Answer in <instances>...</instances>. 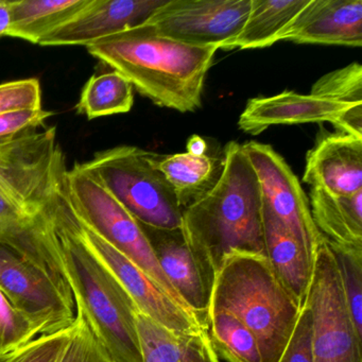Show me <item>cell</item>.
Returning <instances> with one entry per match:
<instances>
[{
  "mask_svg": "<svg viewBox=\"0 0 362 362\" xmlns=\"http://www.w3.org/2000/svg\"><path fill=\"white\" fill-rule=\"evenodd\" d=\"M37 338L33 326L0 288V354L9 356Z\"/></svg>",
  "mask_w": 362,
  "mask_h": 362,
  "instance_id": "cell-28",
  "label": "cell"
},
{
  "mask_svg": "<svg viewBox=\"0 0 362 362\" xmlns=\"http://www.w3.org/2000/svg\"><path fill=\"white\" fill-rule=\"evenodd\" d=\"M73 327L49 336L37 337L10 354L5 362H59L71 339Z\"/></svg>",
  "mask_w": 362,
  "mask_h": 362,
  "instance_id": "cell-30",
  "label": "cell"
},
{
  "mask_svg": "<svg viewBox=\"0 0 362 362\" xmlns=\"http://www.w3.org/2000/svg\"><path fill=\"white\" fill-rule=\"evenodd\" d=\"M262 189V202L300 241L313 259L322 235L313 223L309 201L289 165L272 147L243 145Z\"/></svg>",
  "mask_w": 362,
  "mask_h": 362,
  "instance_id": "cell-11",
  "label": "cell"
},
{
  "mask_svg": "<svg viewBox=\"0 0 362 362\" xmlns=\"http://www.w3.org/2000/svg\"><path fill=\"white\" fill-rule=\"evenodd\" d=\"M279 362H315L311 347V315L303 306L291 338Z\"/></svg>",
  "mask_w": 362,
  "mask_h": 362,
  "instance_id": "cell-33",
  "label": "cell"
},
{
  "mask_svg": "<svg viewBox=\"0 0 362 362\" xmlns=\"http://www.w3.org/2000/svg\"><path fill=\"white\" fill-rule=\"evenodd\" d=\"M262 232L267 259L277 279L303 308L313 279L315 259L302 241L273 215L264 202Z\"/></svg>",
  "mask_w": 362,
  "mask_h": 362,
  "instance_id": "cell-18",
  "label": "cell"
},
{
  "mask_svg": "<svg viewBox=\"0 0 362 362\" xmlns=\"http://www.w3.org/2000/svg\"><path fill=\"white\" fill-rule=\"evenodd\" d=\"M207 329L218 356L228 362H262L255 336L233 313L209 309Z\"/></svg>",
  "mask_w": 362,
  "mask_h": 362,
  "instance_id": "cell-25",
  "label": "cell"
},
{
  "mask_svg": "<svg viewBox=\"0 0 362 362\" xmlns=\"http://www.w3.org/2000/svg\"><path fill=\"white\" fill-rule=\"evenodd\" d=\"M134 103L133 86L118 71L90 78L77 105L78 112L88 119L128 113Z\"/></svg>",
  "mask_w": 362,
  "mask_h": 362,
  "instance_id": "cell-24",
  "label": "cell"
},
{
  "mask_svg": "<svg viewBox=\"0 0 362 362\" xmlns=\"http://www.w3.org/2000/svg\"><path fill=\"white\" fill-rule=\"evenodd\" d=\"M281 41L361 47L362 0H310Z\"/></svg>",
  "mask_w": 362,
  "mask_h": 362,
  "instance_id": "cell-15",
  "label": "cell"
},
{
  "mask_svg": "<svg viewBox=\"0 0 362 362\" xmlns=\"http://www.w3.org/2000/svg\"><path fill=\"white\" fill-rule=\"evenodd\" d=\"M310 94L347 107L362 105L361 65L351 63L328 73L313 84Z\"/></svg>",
  "mask_w": 362,
  "mask_h": 362,
  "instance_id": "cell-27",
  "label": "cell"
},
{
  "mask_svg": "<svg viewBox=\"0 0 362 362\" xmlns=\"http://www.w3.org/2000/svg\"><path fill=\"white\" fill-rule=\"evenodd\" d=\"M136 327L143 362H220L209 329L175 332L141 311Z\"/></svg>",
  "mask_w": 362,
  "mask_h": 362,
  "instance_id": "cell-19",
  "label": "cell"
},
{
  "mask_svg": "<svg viewBox=\"0 0 362 362\" xmlns=\"http://www.w3.org/2000/svg\"><path fill=\"white\" fill-rule=\"evenodd\" d=\"M349 107H351L315 95L283 92L275 96L257 97L249 100L239 116L238 127L247 134L257 135L279 124L330 122L336 126Z\"/></svg>",
  "mask_w": 362,
  "mask_h": 362,
  "instance_id": "cell-17",
  "label": "cell"
},
{
  "mask_svg": "<svg viewBox=\"0 0 362 362\" xmlns=\"http://www.w3.org/2000/svg\"><path fill=\"white\" fill-rule=\"evenodd\" d=\"M303 181L334 196L362 192V139L343 133L322 139L307 153Z\"/></svg>",
  "mask_w": 362,
  "mask_h": 362,
  "instance_id": "cell-16",
  "label": "cell"
},
{
  "mask_svg": "<svg viewBox=\"0 0 362 362\" xmlns=\"http://www.w3.org/2000/svg\"><path fill=\"white\" fill-rule=\"evenodd\" d=\"M56 133L33 131L0 145V194L29 217L47 206L65 167Z\"/></svg>",
  "mask_w": 362,
  "mask_h": 362,
  "instance_id": "cell-8",
  "label": "cell"
},
{
  "mask_svg": "<svg viewBox=\"0 0 362 362\" xmlns=\"http://www.w3.org/2000/svg\"><path fill=\"white\" fill-rule=\"evenodd\" d=\"M182 230L215 270L233 253L266 256L262 194L243 145L230 141L214 185L183 209Z\"/></svg>",
  "mask_w": 362,
  "mask_h": 362,
  "instance_id": "cell-3",
  "label": "cell"
},
{
  "mask_svg": "<svg viewBox=\"0 0 362 362\" xmlns=\"http://www.w3.org/2000/svg\"><path fill=\"white\" fill-rule=\"evenodd\" d=\"M250 8L251 0H167L147 23L175 41L230 50Z\"/></svg>",
  "mask_w": 362,
  "mask_h": 362,
  "instance_id": "cell-10",
  "label": "cell"
},
{
  "mask_svg": "<svg viewBox=\"0 0 362 362\" xmlns=\"http://www.w3.org/2000/svg\"><path fill=\"white\" fill-rule=\"evenodd\" d=\"M218 49L163 37L148 23L86 47L152 103L180 113L201 107L205 78Z\"/></svg>",
  "mask_w": 362,
  "mask_h": 362,
  "instance_id": "cell-2",
  "label": "cell"
},
{
  "mask_svg": "<svg viewBox=\"0 0 362 362\" xmlns=\"http://www.w3.org/2000/svg\"><path fill=\"white\" fill-rule=\"evenodd\" d=\"M207 149V144L204 139H201L198 135H194L190 137L189 141L187 143V152L188 153L197 154H205Z\"/></svg>",
  "mask_w": 362,
  "mask_h": 362,
  "instance_id": "cell-35",
  "label": "cell"
},
{
  "mask_svg": "<svg viewBox=\"0 0 362 362\" xmlns=\"http://www.w3.org/2000/svg\"><path fill=\"white\" fill-rule=\"evenodd\" d=\"M154 154L120 146L98 152L81 166L139 223L164 230L180 228L183 209L154 164Z\"/></svg>",
  "mask_w": 362,
  "mask_h": 362,
  "instance_id": "cell-5",
  "label": "cell"
},
{
  "mask_svg": "<svg viewBox=\"0 0 362 362\" xmlns=\"http://www.w3.org/2000/svg\"><path fill=\"white\" fill-rule=\"evenodd\" d=\"M66 170L61 173L46 211L76 310L113 362H143L136 327L139 308L82 240L65 192Z\"/></svg>",
  "mask_w": 362,
  "mask_h": 362,
  "instance_id": "cell-1",
  "label": "cell"
},
{
  "mask_svg": "<svg viewBox=\"0 0 362 362\" xmlns=\"http://www.w3.org/2000/svg\"><path fill=\"white\" fill-rule=\"evenodd\" d=\"M154 164L168 181L182 209L202 197L215 183L216 166L207 154H154Z\"/></svg>",
  "mask_w": 362,
  "mask_h": 362,
  "instance_id": "cell-23",
  "label": "cell"
},
{
  "mask_svg": "<svg viewBox=\"0 0 362 362\" xmlns=\"http://www.w3.org/2000/svg\"><path fill=\"white\" fill-rule=\"evenodd\" d=\"M75 219L78 232L86 247L111 271L141 313L175 332L207 329V326L196 315L181 306L160 284L94 230L81 223L76 216Z\"/></svg>",
  "mask_w": 362,
  "mask_h": 362,
  "instance_id": "cell-12",
  "label": "cell"
},
{
  "mask_svg": "<svg viewBox=\"0 0 362 362\" xmlns=\"http://www.w3.org/2000/svg\"><path fill=\"white\" fill-rule=\"evenodd\" d=\"M35 109H42L39 80L31 78L0 84V114Z\"/></svg>",
  "mask_w": 362,
  "mask_h": 362,
  "instance_id": "cell-31",
  "label": "cell"
},
{
  "mask_svg": "<svg viewBox=\"0 0 362 362\" xmlns=\"http://www.w3.org/2000/svg\"><path fill=\"white\" fill-rule=\"evenodd\" d=\"M309 206L315 228L328 243L362 250V192L342 197L313 188Z\"/></svg>",
  "mask_w": 362,
  "mask_h": 362,
  "instance_id": "cell-20",
  "label": "cell"
},
{
  "mask_svg": "<svg viewBox=\"0 0 362 362\" xmlns=\"http://www.w3.org/2000/svg\"><path fill=\"white\" fill-rule=\"evenodd\" d=\"M0 288L37 337L64 332L75 324V303L67 298L45 271L3 243H0Z\"/></svg>",
  "mask_w": 362,
  "mask_h": 362,
  "instance_id": "cell-9",
  "label": "cell"
},
{
  "mask_svg": "<svg viewBox=\"0 0 362 362\" xmlns=\"http://www.w3.org/2000/svg\"><path fill=\"white\" fill-rule=\"evenodd\" d=\"M236 315L255 336L262 362H279L300 306L277 279L266 256L233 253L216 276L211 308Z\"/></svg>",
  "mask_w": 362,
  "mask_h": 362,
  "instance_id": "cell-4",
  "label": "cell"
},
{
  "mask_svg": "<svg viewBox=\"0 0 362 362\" xmlns=\"http://www.w3.org/2000/svg\"><path fill=\"white\" fill-rule=\"evenodd\" d=\"M11 23L9 0H0V37H9Z\"/></svg>",
  "mask_w": 362,
  "mask_h": 362,
  "instance_id": "cell-34",
  "label": "cell"
},
{
  "mask_svg": "<svg viewBox=\"0 0 362 362\" xmlns=\"http://www.w3.org/2000/svg\"><path fill=\"white\" fill-rule=\"evenodd\" d=\"M167 0H90L71 20L50 33L41 46H88L145 24Z\"/></svg>",
  "mask_w": 362,
  "mask_h": 362,
  "instance_id": "cell-14",
  "label": "cell"
},
{
  "mask_svg": "<svg viewBox=\"0 0 362 362\" xmlns=\"http://www.w3.org/2000/svg\"><path fill=\"white\" fill-rule=\"evenodd\" d=\"M304 305L311 315L313 361L362 362V334L351 319L338 267L325 238L315 252Z\"/></svg>",
  "mask_w": 362,
  "mask_h": 362,
  "instance_id": "cell-7",
  "label": "cell"
},
{
  "mask_svg": "<svg viewBox=\"0 0 362 362\" xmlns=\"http://www.w3.org/2000/svg\"><path fill=\"white\" fill-rule=\"evenodd\" d=\"M310 0H251L249 16L232 49L266 48L279 42Z\"/></svg>",
  "mask_w": 362,
  "mask_h": 362,
  "instance_id": "cell-21",
  "label": "cell"
},
{
  "mask_svg": "<svg viewBox=\"0 0 362 362\" xmlns=\"http://www.w3.org/2000/svg\"><path fill=\"white\" fill-rule=\"evenodd\" d=\"M52 115V112L43 109L16 110L0 114V145L35 131Z\"/></svg>",
  "mask_w": 362,
  "mask_h": 362,
  "instance_id": "cell-32",
  "label": "cell"
},
{
  "mask_svg": "<svg viewBox=\"0 0 362 362\" xmlns=\"http://www.w3.org/2000/svg\"><path fill=\"white\" fill-rule=\"evenodd\" d=\"M90 0H16L9 1L12 23L9 37L39 44L69 22Z\"/></svg>",
  "mask_w": 362,
  "mask_h": 362,
  "instance_id": "cell-22",
  "label": "cell"
},
{
  "mask_svg": "<svg viewBox=\"0 0 362 362\" xmlns=\"http://www.w3.org/2000/svg\"><path fill=\"white\" fill-rule=\"evenodd\" d=\"M139 224L171 287L207 326L217 271L192 247L181 228L164 230Z\"/></svg>",
  "mask_w": 362,
  "mask_h": 362,
  "instance_id": "cell-13",
  "label": "cell"
},
{
  "mask_svg": "<svg viewBox=\"0 0 362 362\" xmlns=\"http://www.w3.org/2000/svg\"><path fill=\"white\" fill-rule=\"evenodd\" d=\"M327 243L338 267L351 319L358 332L362 334V250L338 247L328 241Z\"/></svg>",
  "mask_w": 362,
  "mask_h": 362,
  "instance_id": "cell-26",
  "label": "cell"
},
{
  "mask_svg": "<svg viewBox=\"0 0 362 362\" xmlns=\"http://www.w3.org/2000/svg\"><path fill=\"white\" fill-rule=\"evenodd\" d=\"M59 362H113L81 313H77L71 339Z\"/></svg>",
  "mask_w": 362,
  "mask_h": 362,
  "instance_id": "cell-29",
  "label": "cell"
},
{
  "mask_svg": "<svg viewBox=\"0 0 362 362\" xmlns=\"http://www.w3.org/2000/svg\"><path fill=\"white\" fill-rule=\"evenodd\" d=\"M64 183L67 201L77 219L134 262L189 310L163 273L139 222L81 164L66 170Z\"/></svg>",
  "mask_w": 362,
  "mask_h": 362,
  "instance_id": "cell-6",
  "label": "cell"
},
{
  "mask_svg": "<svg viewBox=\"0 0 362 362\" xmlns=\"http://www.w3.org/2000/svg\"><path fill=\"white\" fill-rule=\"evenodd\" d=\"M8 356H4L0 354V362H5L6 359H7Z\"/></svg>",
  "mask_w": 362,
  "mask_h": 362,
  "instance_id": "cell-36",
  "label": "cell"
}]
</instances>
